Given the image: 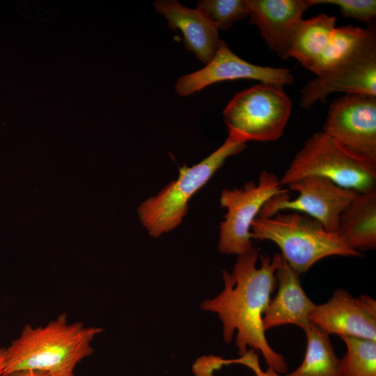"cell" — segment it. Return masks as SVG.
Segmentation results:
<instances>
[{
    "instance_id": "obj_1",
    "label": "cell",
    "mask_w": 376,
    "mask_h": 376,
    "mask_svg": "<svg viewBox=\"0 0 376 376\" xmlns=\"http://www.w3.org/2000/svg\"><path fill=\"white\" fill-rule=\"evenodd\" d=\"M283 257L276 253L258 256L253 246L238 256L231 273L223 271L224 289L216 297L205 300L201 308L218 314L223 323V337L226 343L235 330L240 356L247 346L259 350L269 366L278 373H285L288 365L282 354L267 343L263 327V315L276 286V270Z\"/></svg>"
},
{
    "instance_id": "obj_2",
    "label": "cell",
    "mask_w": 376,
    "mask_h": 376,
    "mask_svg": "<svg viewBox=\"0 0 376 376\" xmlns=\"http://www.w3.org/2000/svg\"><path fill=\"white\" fill-rule=\"evenodd\" d=\"M103 329L68 322L65 313L45 326L26 324L6 348L3 374L38 370L51 376H75L77 365L93 352L91 343Z\"/></svg>"
},
{
    "instance_id": "obj_3",
    "label": "cell",
    "mask_w": 376,
    "mask_h": 376,
    "mask_svg": "<svg viewBox=\"0 0 376 376\" xmlns=\"http://www.w3.org/2000/svg\"><path fill=\"white\" fill-rule=\"evenodd\" d=\"M252 238L270 240L295 272H307L320 260L331 256H362L336 233L328 232L316 219L298 212L257 217L251 227Z\"/></svg>"
},
{
    "instance_id": "obj_4",
    "label": "cell",
    "mask_w": 376,
    "mask_h": 376,
    "mask_svg": "<svg viewBox=\"0 0 376 376\" xmlns=\"http://www.w3.org/2000/svg\"><path fill=\"white\" fill-rule=\"evenodd\" d=\"M246 148V143L229 134L224 143L199 163L179 168L177 180L170 182L155 196L138 207L142 226L157 238L176 228L187 215L190 198L223 166L229 157Z\"/></svg>"
},
{
    "instance_id": "obj_5",
    "label": "cell",
    "mask_w": 376,
    "mask_h": 376,
    "mask_svg": "<svg viewBox=\"0 0 376 376\" xmlns=\"http://www.w3.org/2000/svg\"><path fill=\"white\" fill-rule=\"evenodd\" d=\"M310 176L326 178L341 187L361 194L375 189L376 164L319 131L306 140L279 182L288 186Z\"/></svg>"
},
{
    "instance_id": "obj_6",
    "label": "cell",
    "mask_w": 376,
    "mask_h": 376,
    "mask_svg": "<svg viewBox=\"0 0 376 376\" xmlns=\"http://www.w3.org/2000/svg\"><path fill=\"white\" fill-rule=\"evenodd\" d=\"M283 86L260 83L237 93L223 111L228 134L244 143L279 139L292 109Z\"/></svg>"
},
{
    "instance_id": "obj_7",
    "label": "cell",
    "mask_w": 376,
    "mask_h": 376,
    "mask_svg": "<svg viewBox=\"0 0 376 376\" xmlns=\"http://www.w3.org/2000/svg\"><path fill=\"white\" fill-rule=\"evenodd\" d=\"M282 187L275 174L263 171L258 183L248 181L242 188L221 191L219 202L226 213L219 226L221 253L240 256L253 247L251 224L267 201L288 191Z\"/></svg>"
},
{
    "instance_id": "obj_8",
    "label": "cell",
    "mask_w": 376,
    "mask_h": 376,
    "mask_svg": "<svg viewBox=\"0 0 376 376\" xmlns=\"http://www.w3.org/2000/svg\"><path fill=\"white\" fill-rule=\"evenodd\" d=\"M288 187L298 192V196L292 199L288 191L278 194L264 204L258 217H270L283 210H293L316 219L328 232L338 233L340 214L359 194L320 176L304 178Z\"/></svg>"
},
{
    "instance_id": "obj_9",
    "label": "cell",
    "mask_w": 376,
    "mask_h": 376,
    "mask_svg": "<svg viewBox=\"0 0 376 376\" xmlns=\"http://www.w3.org/2000/svg\"><path fill=\"white\" fill-rule=\"evenodd\" d=\"M322 131L376 164V96L345 94L336 99Z\"/></svg>"
},
{
    "instance_id": "obj_10",
    "label": "cell",
    "mask_w": 376,
    "mask_h": 376,
    "mask_svg": "<svg viewBox=\"0 0 376 376\" xmlns=\"http://www.w3.org/2000/svg\"><path fill=\"white\" fill-rule=\"evenodd\" d=\"M343 92L376 96V40H373L307 82L301 90L300 106L310 109L329 95Z\"/></svg>"
},
{
    "instance_id": "obj_11",
    "label": "cell",
    "mask_w": 376,
    "mask_h": 376,
    "mask_svg": "<svg viewBox=\"0 0 376 376\" xmlns=\"http://www.w3.org/2000/svg\"><path fill=\"white\" fill-rule=\"evenodd\" d=\"M242 79L283 86L291 84L294 77L288 68L250 63L237 56L221 40L212 60L203 68L180 77L175 88L177 94L187 96L217 82Z\"/></svg>"
},
{
    "instance_id": "obj_12",
    "label": "cell",
    "mask_w": 376,
    "mask_h": 376,
    "mask_svg": "<svg viewBox=\"0 0 376 376\" xmlns=\"http://www.w3.org/2000/svg\"><path fill=\"white\" fill-rule=\"evenodd\" d=\"M310 321L327 334L376 341V301L366 295L355 298L338 289L328 301L315 304Z\"/></svg>"
},
{
    "instance_id": "obj_13",
    "label": "cell",
    "mask_w": 376,
    "mask_h": 376,
    "mask_svg": "<svg viewBox=\"0 0 376 376\" xmlns=\"http://www.w3.org/2000/svg\"><path fill=\"white\" fill-rule=\"evenodd\" d=\"M250 23L258 26L267 46L281 59L289 58L304 12L314 0H246Z\"/></svg>"
},
{
    "instance_id": "obj_14",
    "label": "cell",
    "mask_w": 376,
    "mask_h": 376,
    "mask_svg": "<svg viewBox=\"0 0 376 376\" xmlns=\"http://www.w3.org/2000/svg\"><path fill=\"white\" fill-rule=\"evenodd\" d=\"M153 6L167 19L173 31H181L186 49L207 64L221 41L219 29L210 19L199 9L186 8L175 0L155 1Z\"/></svg>"
},
{
    "instance_id": "obj_15",
    "label": "cell",
    "mask_w": 376,
    "mask_h": 376,
    "mask_svg": "<svg viewBox=\"0 0 376 376\" xmlns=\"http://www.w3.org/2000/svg\"><path fill=\"white\" fill-rule=\"evenodd\" d=\"M299 275L282 258L275 273L279 290L270 300L262 320L265 331L286 324L304 329L311 324L310 315L315 304L304 292Z\"/></svg>"
},
{
    "instance_id": "obj_16",
    "label": "cell",
    "mask_w": 376,
    "mask_h": 376,
    "mask_svg": "<svg viewBox=\"0 0 376 376\" xmlns=\"http://www.w3.org/2000/svg\"><path fill=\"white\" fill-rule=\"evenodd\" d=\"M338 235L361 252L376 248V189L359 194L342 212Z\"/></svg>"
},
{
    "instance_id": "obj_17",
    "label": "cell",
    "mask_w": 376,
    "mask_h": 376,
    "mask_svg": "<svg viewBox=\"0 0 376 376\" xmlns=\"http://www.w3.org/2000/svg\"><path fill=\"white\" fill-rule=\"evenodd\" d=\"M336 22V17L325 13L303 19L293 38L289 58H296L312 71L330 40Z\"/></svg>"
},
{
    "instance_id": "obj_18",
    "label": "cell",
    "mask_w": 376,
    "mask_h": 376,
    "mask_svg": "<svg viewBox=\"0 0 376 376\" xmlns=\"http://www.w3.org/2000/svg\"><path fill=\"white\" fill-rule=\"evenodd\" d=\"M307 346L302 363L285 376H340V360L329 334L311 323L304 329Z\"/></svg>"
},
{
    "instance_id": "obj_19",
    "label": "cell",
    "mask_w": 376,
    "mask_h": 376,
    "mask_svg": "<svg viewBox=\"0 0 376 376\" xmlns=\"http://www.w3.org/2000/svg\"><path fill=\"white\" fill-rule=\"evenodd\" d=\"M376 40L373 26L362 29L352 25L336 27L330 40L311 72L316 75L327 70L365 45Z\"/></svg>"
},
{
    "instance_id": "obj_20",
    "label": "cell",
    "mask_w": 376,
    "mask_h": 376,
    "mask_svg": "<svg viewBox=\"0 0 376 376\" xmlns=\"http://www.w3.org/2000/svg\"><path fill=\"white\" fill-rule=\"evenodd\" d=\"M347 353L340 360V376H376V341L340 336Z\"/></svg>"
},
{
    "instance_id": "obj_21",
    "label": "cell",
    "mask_w": 376,
    "mask_h": 376,
    "mask_svg": "<svg viewBox=\"0 0 376 376\" xmlns=\"http://www.w3.org/2000/svg\"><path fill=\"white\" fill-rule=\"evenodd\" d=\"M205 14L219 30H227L233 23L249 15L246 0H202L197 8Z\"/></svg>"
},
{
    "instance_id": "obj_22",
    "label": "cell",
    "mask_w": 376,
    "mask_h": 376,
    "mask_svg": "<svg viewBox=\"0 0 376 376\" xmlns=\"http://www.w3.org/2000/svg\"><path fill=\"white\" fill-rule=\"evenodd\" d=\"M315 5L332 4L338 6L344 17H351L370 23L376 15L375 0H314Z\"/></svg>"
},
{
    "instance_id": "obj_23",
    "label": "cell",
    "mask_w": 376,
    "mask_h": 376,
    "mask_svg": "<svg viewBox=\"0 0 376 376\" xmlns=\"http://www.w3.org/2000/svg\"><path fill=\"white\" fill-rule=\"evenodd\" d=\"M231 364V359H224L221 357L205 356L198 358L193 366L196 376H213V373L223 366Z\"/></svg>"
},
{
    "instance_id": "obj_24",
    "label": "cell",
    "mask_w": 376,
    "mask_h": 376,
    "mask_svg": "<svg viewBox=\"0 0 376 376\" xmlns=\"http://www.w3.org/2000/svg\"><path fill=\"white\" fill-rule=\"evenodd\" d=\"M231 363H239L244 365L251 369L256 376H282L268 367L266 371L262 370L260 367L258 355L255 350L250 349L238 359H231Z\"/></svg>"
},
{
    "instance_id": "obj_25",
    "label": "cell",
    "mask_w": 376,
    "mask_h": 376,
    "mask_svg": "<svg viewBox=\"0 0 376 376\" xmlns=\"http://www.w3.org/2000/svg\"><path fill=\"white\" fill-rule=\"evenodd\" d=\"M1 376H51L50 375L38 370H19L10 373L2 374Z\"/></svg>"
},
{
    "instance_id": "obj_26",
    "label": "cell",
    "mask_w": 376,
    "mask_h": 376,
    "mask_svg": "<svg viewBox=\"0 0 376 376\" xmlns=\"http://www.w3.org/2000/svg\"><path fill=\"white\" fill-rule=\"evenodd\" d=\"M6 348H0V376L3 373Z\"/></svg>"
}]
</instances>
